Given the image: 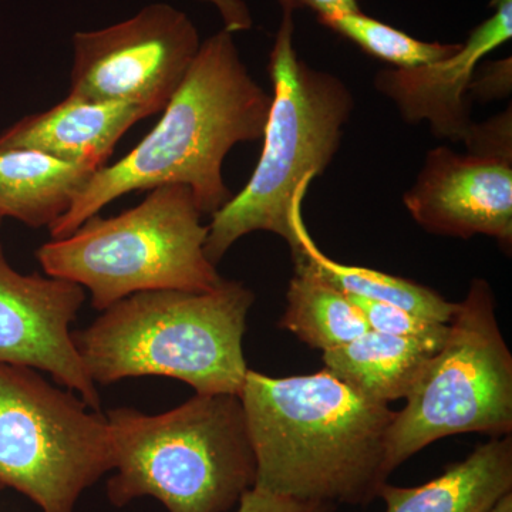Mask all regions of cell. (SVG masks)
Returning <instances> with one entry per match:
<instances>
[{
  "instance_id": "cb8c5ba5",
  "label": "cell",
  "mask_w": 512,
  "mask_h": 512,
  "mask_svg": "<svg viewBox=\"0 0 512 512\" xmlns=\"http://www.w3.org/2000/svg\"><path fill=\"white\" fill-rule=\"evenodd\" d=\"M279 3L281 6H288L293 10L301 8V6L315 10L319 16V22L346 15V13L360 12L357 0H279Z\"/></svg>"
},
{
  "instance_id": "5b68a950",
  "label": "cell",
  "mask_w": 512,
  "mask_h": 512,
  "mask_svg": "<svg viewBox=\"0 0 512 512\" xmlns=\"http://www.w3.org/2000/svg\"><path fill=\"white\" fill-rule=\"evenodd\" d=\"M114 476L107 498L124 507L153 497L168 512H228L256 481V460L237 394H195L163 414L107 413Z\"/></svg>"
},
{
  "instance_id": "44dd1931",
  "label": "cell",
  "mask_w": 512,
  "mask_h": 512,
  "mask_svg": "<svg viewBox=\"0 0 512 512\" xmlns=\"http://www.w3.org/2000/svg\"><path fill=\"white\" fill-rule=\"evenodd\" d=\"M335 505L298 500L252 487L242 495L235 512H335Z\"/></svg>"
},
{
  "instance_id": "3957f363",
  "label": "cell",
  "mask_w": 512,
  "mask_h": 512,
  "mask_svg": "<svg viewBox=\"0 0 512 512\" xmlns=\"http://www.w3.org/2000/svg\"><path fill=\"white\" fill-rule=\"evenodd\" d=\"M251 289L222 279L211 291H147L103 311L72 333L94 384L164 376L198 394H241L248 373L242 339Z\"/></svg>"
},
{
  "instance_id": "9c48e42d",
  "label": "cell",
  "mask_w": 512,
  "mask_h": 512,
  "mask_svg": "<svg viewBox=\"0 0 512 512\" xmlns=\"http://www.w3.org/2000/svg\"><path fill=\"white\" fill-rule=\"evenodd\" d=\"M200 47L184 12L154 3L124 22L73 36L69 96L156 114L184 82Z\"/></svg>"
},
{
  "instance_id": "6da1fadb",
  "label": "cell",
  "mask_w": 512,
  "mask_h": 512,
  "mask_svg": "<svg viewBox=\"0 0 512 512\" xmlns=\"http://www.w3.org/2000/svg\"><path fill=\"white\" fill-rule=\"evenodd\" d=\"M256 460L254 487L298 500L367 505L387 483L396 412L329 370L271 377L248 370L241 394Z\"/></svg>"
},
{
  "instance_id": "d4e9b609",
  "label": "cell",
  "mask_w": 512,
  "mask_h": 512,
  "mask_svg": "<svg viewBox=\"0 0 512 512\" xmlns=\"http://www.w3.org/2000/svg\"><path fill=\"white\" fill-rule=\"evenodd\" d=\"M488 512H512V493L504 495Z\"/></svg>"
},
{
  "instance_id": "277c9868",
  "label": "cell",
  "mask_w": 512,
  "mask_h": 512,
  "mask_svg": "<svg viewBox=\"0 0 512 512\" xmlns=\"http://www.w3.org/2000/svg\"><path fill=\"white\" fill-rule=\"evenodd\" d=\"M282 12L269 56L274 94L264 148L244 190L212 215L204 251L215 266L239 238L256 231L279 235L295 251V212L313 178L325 173L339 150L355 104L342 80L299 59L293 46L295 10L282 6Z\"/></svg>"
},
{
  "instance_id": "9a60e30c",
  "label": "cell",
  "mask_w": 512,
  "mask_h": 512,
  "mask_svg": "<svg viewBox=\"0 0 512 512\" xmlns=\"http://www.w3.org/2000/svg\"><path fill=\"white\" fill-rule=\"evenodd\" d=\"M96 171L36 150L0 151V215L50 228Z\"/></svg>"
},
{
  "instance_id": "e0dca14e",
  "label": "cell",
  "mask_w": 512,
  "mask_h": 512,
  "mask_svg": "<svg viewBox=\"0 0 512 512\" xmlns=\"http://www.w3.org/2000/svg\"><path fill=\"white\" fill-rule=\"evenodd\" d=\"M292 259L295 271L279 328L322 352L346 345L369 330L362 312L349 296L322 278L299 252Z\"/></svg>"
},
{
  "instance_id": "ffe728a7",
  "label": "cell",
  "mask_w": 512,
  "mask_h": 512,
  "mask_svg": "<svg viewBox=\"0 0 512 512\" xmlns=\"http://www.w3.org/2000/svg\"><path fill=\"white\" fill-rule=\"evenodd\" d=\"M357 309L362 312L369 330L399 338H414L443 343L448 332V323L421 318L413 313L387 305V303L370 301V299L349 296Z\"/></svg>"
},
{
  "instance_id": "484cf974",
  "label": "cell",
  "mask_w": 512,
  "mask_h": 512,
  "mask_svg": "<svg viewBox=\"0 0 512 512\" xmlns=\"http://www.w3.org/2000/svg\"><path fill=\"white\" fill-rule=\"evenodd\" d=\"M2 220H3V217H2V215H0V225H2Z\"/></svg>"
},
{
  "instance_id": "603a6c76",
  "label": "cell",
  "mask_w": 512,
  "mask_h": 512,
  "mask_svg": "<svg viewBox=\"0 0 512 512\" xmlns=\"http://www.w3.org/2000/svg\"><path fill=\"white\" fill-rule=\"evenodd\" d=\"M197 2L215 6L224 20V29L232 35L252 28L251 12L244 0H197Z\"/></svg>"
},
{
  "instance_id": "7a4b0ae2",
  "label": "cell",
  "mask_w": 512,
  "mask_h": 512,
  "mask_svg": "<svg viewBox=\"0 0 512 512\" xmlns=\"http://www.w3.org/2000/svg\"><path fill=\"white\" fill-rule=\"evenodd\" d=\"M272 96L242 63L234 37L222 29L201 43L184 82L156 127L116 164L101 167L50 227L69 237L111 201L134 191L185 185L201 214L214 215L234 195L222 177L232 147L264 137Z\"/></svg>"
},
{
  "instance_id": "4fadbf2b",
  "label": "cell",
  "mask_w": 512,
  "mask_h": 512,
  "mask_svg": "<svg viewBox=\"0 0 512 512\" xmlns=\"http://www.w3.org/2000/svg\"><path fill=\"white\" fill-rule=\"evenodd\" d=\"M150 111L134 104L100 103L67 96L0 134V151L36 150L70 163L103 167L117 141Z\"/></svg>"
},
{
  "instance_id": "ac0fdd59",
  "label": "cell",
  "mask_w": 512,
  "mask_h": 512,
  "mask_svg": "<svg viewBox=\"0 0 512 512\" xmlns=\"http://www.w3.org/2000/svg\"><path fill=\"white\" fill-rule=\"evenodd\" d=\"M293 224H295L298 247L292 255L299 252L305 256L322 278L346 296L387 303L413 315L440 323H448L453 318L457 303L446 301L440 293L427 286L416 284L400 276L384 274L375 269L340 264L323 254L305 227L302 207L296 210Z\"/></svg>"
},
{
  "instance_id": "8fae6325",
  "label": "cell",
  "mask_w": 512,
  "mask_h": 512,
  "mask_svg": "<svg viewBox=\"0 0 512 512\" xmlns=\"http://www.w3.org/2000/svg\"><path fill=\"white\" fill-rule=\"evenodd\" d=\"M403 201L413 220L431 234L488 235L511 248L512 157L434 148Z\"/></svg>"
},
{
  "instance_id": "ba28073f",
  "label": "cell",
  "mask_w": 512,
  "mask_h": 512,
  "mask_svg": "<svg viewBox=\"0 0 512 512\" xmlns=\"http://www.w3.org/2000/svg\"><path fill=\"white\" fill-rule=\"evenodd\" d=\"M114 468L109 421L32 367L0 363V490L39 512H74Z\"/></svg>"
},
{
  "instance_id": "7c38bea8",
  "label": "cell",
  "mask_w": 512,
  "mask_h": 512,
  "mask_svg": "<svg viewBox=\"0 0 512 512\" xmlns=\"http://www.w3.org/2000/svg\"><path fill=\"white\" fill-rule=\"evenodd\" d=\"M495 12L470 33L454 55L413 69H384L376 89L393 101L409 124L427 121L434 136L464 141L471 127L468 97L478 64L512 36V0L494 2Z\"/></svg>"
},
{
  "instance_id": "2e32d148",
  "label": "cell",
  "mask_w": 512,
  "mask_h": 512,
  "mask_svg": "<svg viewBox=\"0 0 512 512\" xmlns=\"http://www.w3.org/2000/svg\"><path fill=\"white\" fill-rule=\"evenodd\" d=\"M441 345L367 330L346 345L326 350L322 360L326 370L367 399L389 404L406 399Z\"/></svg>"
},
{
  "instance_id": "8992f818",
  "label": "cell",
  "mask_w": 512,
  "mask_h": 512,
  "mask_svg": "<svg viewBox=\"0 0 512 512\" xmlns=\"http://www.w3.org/2000/svg\"><path fill=\"white\" fill-rule=\"evenodd\" d=\"M201 218L190 188L164 185L116 217L93 215L36 258L47 276L89 289L101 312L138 292L211 291L224 278L205 255Z\"/></svg>"
},
{
  "instance_id": "5bb4252c",
  "label": "cell",
  "mask_w": 512,
  "mask_h": 512,
  "mask_svg": "<svg viewBox=\"0 0 512 512\" xmlns=\"http://www.w3.org/2000/svg\"><path fill=\"white\" fill-rule=\"evenodd\" d=\"M512 493V436L491 437L441 476L417 487L384 483L386 512H488Z\"/></svg>"
},
{
  "instance_id": "30bf717a",
  "label": "cell",
  "mask_w": 512,
  "mask_h": 512,
  "mask_svg": "<svg viewBox=\"0 0 512 512\" xmlns=\"http://www.w3.org/2000/svg\"><path fill=\"white\" fill-rule=\"evenodd\" d=\"M84 299L74 282L15 271L0 245V363L49 373L99 412V392L70 330Z\"/></svg>"
},
{
  "instance_id": "52a82bcc",
  "label": "cell",
  "mask_w": 512,
  "mask_h": 512,
  "mask_svg": "<svg viewBox=\"0 0 512 512\" xmlns=\"http://www.w3.org/2000/svg\"><path fill=\"white\" fill-rule=\"evenodd\" d=\"M406 400L387 439L389 476L434 441L457 434L512 433V355L485 279H474L466 299L457 303L443 345Z\"/></svg>"
},
{
  "instance_id": "d6986e66",
  "label": "cell",
  "mask_w": 512,
  "mask_h": 512,
  "mask_svg": "<svg viewBox=\"0 0 512 512\" xmlns=\"http://www.w3.org/2000/svg\"><path fill=\"white\" fill-rule=\"evenodd\" d=\"M320 23L352 40L357 46L362 47L367 55L392 64L393 69H413L439 62L454 55L461 46L460 43L444 45L421 42L402 30L363 15L362 12L346 13L336 18L322 20Z\"/></svg>"
},
{
  "instance_id": "7402d4cb",
  "label": "cell",
  "mask_w": 512,
  "mask_h": 512,
  "mask_svg": "<svg viewBox=\"0 0 512 512\" xmlns=\"http://www.w3.org/2000/svg\"><path fill=\"white\" fill-rule=\"evenodd\" d=\"M511 72L510 57L500 62H490L483 67H477L468 90V97L480 103L504 99L511 93Z\"/></svg>"
}]
</instances>
